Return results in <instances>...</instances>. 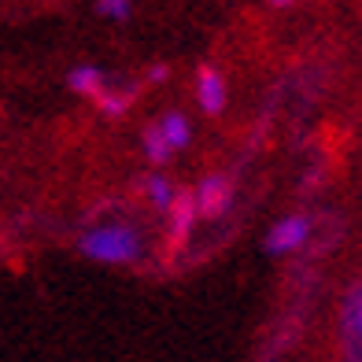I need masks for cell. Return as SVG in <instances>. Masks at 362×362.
<instances>
[{
    "label": "cell",
    "instance_id": "cell-1",
    "mask_svg": "<svg viewBox=\"0 0 362 362\" xmlns=\"http://www.w3.org/2000/svg\"><path fill=\"white\" fill-rule=\"evenodd\" d=\"M81 255H89L93 262H104V267H129L137 262L144 244H141V233L126 222H107V226H93L81 233L78 240Z\"/></svg>",
    "mask_w": 362,
    "mask_h": 362
},
{
    "label": "cell",
    "instance_id": "cell-2",
    "mask_svg": "<svg viewBox=\"0 0 362 362\" xmlns=\"http://www.w3.org/2000/svg\"><path fill=\"white\" fill-rule=\"evenodd\" d=\"M340 340H344V362H362V288H358V281L344 292Z\"/></svg>",
    "mask_w": 362,
    "mask_h": 362
},
{
    "label": "cell",
    "instance_id": "cell-3",
    "mask_svg": "<svg viewBox=\"0 0 362 362\" xmlns=\"http://www.w3.org/2000/svg\"><path fill=\"white\" fill-rule=\"evenodd\" d=\"M192 204H196V218H222L233 207V181L226 174L204 177L200 189L192 192Z\"/></svg>",
    "mask_w": 362,
    "mask_h": 362
},
{
    "label": "cell",
    "instance_id": "cell-4",
    "mask_svg": "<svg viewBox=\"0 0 362 362\" xmlns=\"http://www.w3.org/2000/svg\"><path fill=\"white\" fill-rule=\"evenodd\" d=\"M307 237H310V218L307 215H285V218H277L270 226L267 252L270 255H292L307 244Z\"/></svg>",
    "mask_w": 362,
    "mask_h": 362
},
{
    "label": "cell",
    "instance_id": "cell-5",
    "mask_svg": "<svg viewBox=\"0 0 362 362\" xmlns=\"http://www.w3.org/2000/svg\"><path fill=\"white\" fill-rule=\"evenodd\" d=\"M196 96H200V107L207 115H222L226 111V100H229V89H226L222 71L200 67V74H196Z\"/></svg>",
    "mask_w": 362,
    "mask_h": 362
},
{
    "label": "cell",
    "instance_id": "cell-6",
    "mask_svg": "<svg viewBox=\"0 0 362 362\" xmlns=\"http://www.w3.org/2000/svg\"><path fill=\"white\" fill-rule=\"evenodd\" d=\"M67 89L74 96H86V100H96L104 89H107V78L100 67H93V63H78V67H71L67 74Z\"/></svg>",
    "mask_w": 362,
    "mask_h": 362
},
{
    "label": "cell",
    "instance_id": "cell-7",
    "mask_svg": "<svg viewBox=\"0 0 362 362\" xmlns=\"http://www.w3.org/2000/svg\"><path fill=\"white\" fill-rule=\"evenodd\" d=\"M170 240L174 244H185L192 226H196V204H192V192H177L174 204H170Z\"/></svg>",
    "mask_w": 362,
    "mask_h": 362
},
{
    "label": "cell",
    "instance_id": "cell-8",
    "mask_svg": "<svg viewBox=\"0 0 362 362\" xmlns=\"http://www.w3.org/2000/svg\"><path fill=\"white\" fill-rule=\"evenodd\" d=\"M156 126H159L163 141L170 144V152H181V148H189V141H192V126H189V119H185L181 111H167Z\"/></svg>",
    "mask_w": 362,
    "mask_h": 362
},
{
    "label": "cell",
    "instance_id": "cell-9",
    "mask_svg": "<svg viewBox=\"0 0 362 362\" xmlns=\"http://www.w3.org/2000/svg\"><path fill=\"white\" fill-rule=\"evenodd\" d=\"M174 196H177V189L170 185L167 177H148V200H152L156 211H163V215H167L170 204H174Z\"/></svg>",
    "mask_w": 362,
    "mask_h": 362
},
{
    "label": "cell",
    "instance_id": "cell-10",
    "mask_svg": "<svg viewBox=\"0 0 362 362\" xmlns=\"http://www.w3.org/2000/svg\"><path fill=\"white\" fill-rule=\"evenodd\" d=\"M144 156L152 159V163H167L174 152H170V144L163 141V134H159V126H148L144 129Z\"/></svg>",
    "mask_w": 362,
    "mask_h": 362
},
{
    "label": "cell",
    "instance_id": "cell-11",
    "mask_svg": "<svg viewBox=\"0 0 362 362\" xmlns=\"http://www.w3.org/2000/svg\"><path fill=\"white\" fill-rule=\"evenodd\" d=\"M96 107H100L107 119H119V115H126L129 107V93H115V89H104L100 96H96Z\"/></svg>",
    "mask_w": 362,
    "mask_h": 362
},
{
    "label": "cell",
    "instance_id": "cell-12",
    "mask_svg": "<svg viewBox=\"0 0 362 362\" xmlns=\"http://www.w3.org/2000/svg\"><path fill=\"white\" fill-rule=\"evenodd\" d=\"M96 11H100L104 19L122 23V19H129V11H134V0H96Z\"/></svg>",
    "mask_w": 362,
    "mask_h": 362
},
{
    "label": "cell",
    "instance_id": "cell-13",
    "mask_svg": "<svg viewBox=\"0 0 362 362\" xmlns=\"http://www.w3.org/2000/svg\"><path fill=\"white\" fill-rule=\"evenodd\" d=\"M267 4H274V8H288V4H296V0H267Z\"/></svg>",
    "mask_w": 362,
    "mask_h": 362
}]
</instances>
